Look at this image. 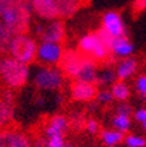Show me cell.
<instances>
[{
    "label": "cell",
    "instance_id": "obj_10",
    "mask_svg": "<svg viewBox=\"0 0 146 147\" xmlns=\"http://www.w3.org/2000/svg\"><path fill=\"white\" fill-rule=\"evenodd\" d=\"M97 86L74 79L70 84V97L75 102H91L97 96Z\"/></svg>",
    "mask_w": 146,
    "mask_h": 147
},
{
    "label": "cell",
    "instance_id": "obj_2",
    "mask_svg": "<svg viewBox=\"0 0 146 147\" xmlns=\"http://www.w3.org/2000/svg\"><path fill=\"white\" fill-rule=\"evenodd\" d=\"M32 7L29 0H16L12 5L0 16L8 30L15 34L29 33L32 28Z\"/></svg>",
    "mask_w": 146,
    "mask_h": 147
},
{
    "label": "cell",
    "instance_id": "obj_22",
    "mask_svg": "<svg viewBox=\"0 0 146 147\" xmlns=\"http://www.w3.org/2000/svg\"><path fill=\"white\" fill-rule=\"evenodd\" d=\"M12 40V33L0 20V55H5L8 53V46Z\"/></svg>",
    "mask_w": 146,
    "mask_h": 147
},
{
    "label": "cell",
    "instance_id": "obj_32",
    "mask_svg": "<svg viewBox=\"0 0 146 147\" xmlns=\"http://www.w3.org/2000/svg\"><path fill=\"white\" fill-rule=\"evenodd\" d=\"M132 9H133L134 15H140V13H142L143 11H146V0H133Z\"/></svg>",
    "mask_w": 146,
    "mask_h": 147
},
{
    "label": "cell",
    "instance_id": "obj_11",
    "mask_svg": "<svg viewBox=\"0 0 146 147\" xmlns=\"http://www.w3.org/2000/svg\"><path fill=\"white\" fill-rule=\"evenodd\" d=\"M67 131H69V119L65 114H53L43 123V137L45 138L57 137V135L65 137Z\"/></svg>",
    "mask_w": 146,
    "mask_h": 147
},
{
    "label": "cell",
    "instance_id": "obj_4",
    "mask_svg": "<svg viewBox=\"0 0 146 147\" xmlns=\"http://www.w3.org/2000/svg\"><path fill=\"white\" fill-rule=\"evenodd\" d=\"M78 50L83 55L91 58L96 63H112L115 58L111 54V50L100 41L96 32L87 33L78 42Z\"/></svg>",
    "mask_w": 146,
    "mask_h": 147
},
{
    "label": "cell",
    "instance_id": "obj_3",
    "mask_svg": "<svg viewBox=\"0 0 146 147\" xmlns=\"http://www.w3.org/2000/svg\"><path fill=\"white\" fill-rule=\"evenodd\" d=\"M37 47L38 42L29 33H21L12 36L11 43L8 46V53L16 61L24 64H32L37 59Z\"/></svg>",
    "mask_w": 146,
    "mask_h": 147
},
{
    "label": "cell",
    "instance_id": "obj_6",
    "mask_svg": "<svg viewBox=\"0 0 146 147\" xmlns=\"http://www.w3.org/2000/svg\"><path fill=\"white\" fill-rule=\"evenodd\" d=\"M33 32L38 36L40 41L42 42H54V43H63L66 38V25L63 20L55 18L48 24H34Z\"/></svg>",
    "mask_w": 146,
    "mask_h": 147
},
{
    "label": "cell",
    "instance_id": "obj_16",
    "mask_svg": "<svg viewBox=\"0 0 146 147\" xmlns=\"http://www.w3.org/2000/svg\"><path fill=\"white\" fill-rule=\"evenodd\" d=\"M96 79H97L96 62L92 61V59L88 58V57H86L83 63H82V66H80V68H79V72L76 75L75 80H80V82L96 84Z\"/></svg>",
    "mask_w": 146,
    "mask_h": 147
},
{
    "label": "cell",
    "instance_id": "obj_15",
    "mask_svg": "<svg viewBox=\"0 0 146 147\" xmlns=\"http://www.w3.org/2000/svg\"><path fill=\"white\" fill-rule=\"evenodd\" d=\"M87 0H54L55 8H57L58 18L65 20L70 18L79 12V9L83 8Z\"/></svg>",
    "mask_w": 146,
    "mask_h": 147
},
{
    "label": "cell",
    "instance_id": "obj_36",
    "mask_svg": "<svg viewBox=\"0 0 146 147\" xmlns=\"http://www.w3.org/2000/svg\"><path fill=\"white\" fill-rule=\"evenodd\" d=\"M142 127H143V130L146 131V121H143V122H142Z\"/></svg>",
    "mask_w": 146,
    "mask_h": 147
},
{
    "label": "cell",
    "instance_id": "obj_29",
    "mask_svg": "<svg viewBox=\"0 0 146 147\" xmlns=\"http://www.w3.org/2000/svg\"><path fill=\"white\" fill-rule=\"evenodd\" d=\"M136 91L142 98H146V75H140L136 79Z\"/></svg>",
    "mask_w": 146,
    "mask_h": 147
},
{
    "label": "cell",
    "instance_id": "obj_18",
    "mask_svg": "<svg viewBox=\"0 0 146 147\" xmlns=\"http://www.w3.org/2000/svg\"><path fill=\"white\" fill-rule=\"evenodd\" d=\"M15 119V104L4 100L0 95V129L12 126Z\"/></svg>",
    "mask_w": 146,
    "mask_h": 147
},
{
    "label": "cell",
    "instance_id": "obj_23",
    "mask_svg": "<svg viewBox=\"0 0 146 147\" xmlns=\"http://www.w3.org/2000/svg\"><path fill=\"white\" fill-rule=\"evenodd\" d=\"M117 80V75H116V70H111L107 68L103 72L97 74V79H96V86H112L113 83Z\"/></svg>",
    "mask_w": 146,
    "mask_h": 147
},
{
    "label": "cell",
    "instance_id": "obj_17",
    "mask_svg": "<svg viewBox=\"0 0 146 147\" xmlns=\"http://www.w3.org/2000/svg\"><path fill=\"white\" fill-rule=\"evenodd\" d=\"M138 68V61L136 58H132V57H128V58H124L119 62L117 64V68H116V75H117V80H125L130 78L132 75L136 74Z\"/></svg>",
    "mask_w": 146,
    "mask_h": 147
},
{
    "label": "cell",
    "instance_id": "obj_26",
    "mask_svg": "<svg viewBox=\"0 0 146 147\" xmlns=\"http://www.w3.org/2000/svg\"><path fill=\"white\" fill-rule=\"evenodd\" d=\"M101 126L100 123H99V121L95 118H87L86 119V125H84V129L87 130V131L90 133V134L95 135V134H99L101 130Z\"/></svg>",
    "mask_w": 146,
    "mask_h": 147
},
{
    "label": "cell",
    "instance_id": "obj_21",
    "mask_svg": "<svg viewBox=\"0 0 146 147\" xmlns=\"http://www.w3.org/2000/svg\"><path fill=\"white\" fill-rule=\"evenodd\" d=\"M69 119V130H73L74 133H79L84 130L86 125V113L83 110H74L70 116L67 117Z\"/></svg>",
    "mask_w": 146,
    "mask_h": 147
},
{
    "label": "cell",
    "instance_id": "obj_24",
    "mask_svg": "<svg viewBox=\"0 0 146 147\" xmlns=\"http://www.w3.org/2000/svg\"><path fill=\"white\" fill-rule=\"evenodd\" d=\"M112 126L115 130H119L121 133H128L130 129V117L121 116V114H116L112 119Z\"/></svg>",
    "mask_w": 146,
    "mask_h": 147
},
{
    "label": "cell",
    "instance_id": "obj_1",
    "mask_svg": "<svg viewBox=\"0 0 146 147\" xmlns=\"http://www.w3.org/2000/svg\"><path fill=\"white\" fill-rule=\"evenodd\" d=\"M29 66L16 61L11 55H0V82L4 88L17 91L29 82Z\"/></svg>",
    "mask_w": 146,
    "mask_h": 147
},
{
    "label": "cell",
    "instance_id": "obj_20",
    "mask_svg": "<svg viewBox=\"0 0 146 147\" xmlns=\"http://www.w3.org/2000/svg\"><path fill=\"white\" fill-rule=\"evenodd\" d=\"M111 93H112L113 98L116 101L124 102L130 97V89H129L128 84L122 80H116L111 87Z\"/></svg>",
    "mask_w": 146,
    "mask_h": 147
},
{
    "label": "cell",
    "instance_id": "obj_28",
    "mask_svg": "<svg viewBox=\"0 0 146 147\" xmlns=\"http://www.w3.org/2000/svg\"><path fill=\"white\" fill-rule=\"evenodd\" d=\"M96 34H97V37L100 38L101 42H103L104 45H105L109 49V47H111V43H112V41H113V38H115V37L111 36V34L108 33V32H107L104 28H101V26L96 30Z\"/></svg>",
    "mask_w": 146,
    "mask_h": 147
},
{
    "label": "cell",
    "instance_id": "obj_7",
    "mask_svg": "<svg viewBox=\"0 0 146 147\" xmlns=\"http://www.w3.org/2000/svg\"><path fill=\"white\" fill-rule=\"evenodd\" d=\"M0 147H33V139L21 129L9 126L0 129Z\"/></svg>",
    "mask_w": 146,
    "mask_h": 147
},
{
    "label": "cell",
    "instance_id": "obj_31",
    "mask_svg": "<svg viewBox=\"0 0 146 147\" xmlns=\"http://www.w3.org/2000/svg\"><path fill=\"white\" fill-rule=\"evenodd\" d=\"M116 114H121V116H126V117H130L132 114H133V109H132V107L129 104H126V102H121V104L117 107V112H116Z\"/></svg>",
    "mask_w": 146,
    "mask_h": 147
},
{
    "label": "cell",
    "instance_id": "obj_14",
    "mask_svg": "<svg viewBox=\"0 0 146 147\" xmlns=\"http://www.w3.org/2000/svg\"><path fill=\"white\" fill-rule=\"evenodd\" d=\"M109 50L115 59H117V58L124 59L133 54L134 46L130 42V40L128 38V36H121V37H115L113 38Z\"/></svg>",
    "mask_w": 146,
    "mask_h": 147
},
{
    "label": "cell",
    "instance_id": "obj_35",
    "mask_svg": "<svg viewBox=\"0 0 146 147\" xmlns=\"http://www.w3.org/2000/svg\"><path fill=\"white\" fill-rule=\"evenodd\" d=\"M63 147H76V146L75 144H73V143H65Z\"/></svg>",
    "mask_w": 146,
    "mask_h": 147
},
{
    "label": "cell",
    "instance_id": "obj_19",
    "mask_svg": "<svg viewBox=\"0 0 146 147\" xmlns=\"http://www.w3.org/2000/svg\"><path fill=\"white\" fill-rule=\"evenodd\" d=\"M99 138H100L101 143L107 147H112V146H120L124 142L125 134L119 130H109V129H103L99 133Z\"/></svg>",
    "mask_w": 146,
    "mask_h": 147
},
{
    "label": "cell",
    "instance_id": "obj_5",
    "mask_svg": "<svg viewBox=\"0 0 146 147\" xmlns=\"http://www.w3.org/2000/svg\"><path fill=\"white\" fill-rule=\"evenodd\" d=\"M34 86L41 91H59L63 87L65 76L54 66H42L34 74Z\"/></svg>",
    "mask_w": 146,
    "mask_h": 147
},
{
    "label": "cell",
    "instance_id": "obj_30",
    "mask_svg": "<svg viewBox=\"0 0 146 147\" xmlns=\"http://www.w3.org/2000/svg\"><path fill=\"white\" fill-rule=\"evenodd\" d=\"M65 143H66V141H65V137H62V135L46 138V147H63Z\"/></svg>",
    "mask_w": 146,
    "mask_h": 147
},
{
    "label": "cell",
    "instance_id": "obj_27",
    "mask_svg": "<svg viewBox=\"0 0 146 147\" xmlns=\"http://www.w3.org/2000/svg\"><path fill=\"white\" fill-rule=\"evenodd\" d=\"M96 100L99 104H103V105H108L111 104L115 98H113L112 93L111 91H107V89H103V91H99L97 92V96H96Z\"/></svg>",
    "mask_w": 146,
    "mask_h": 147
},
{
    "label": "cell",
    "instance_id": "obj_37",
    "mask_svg": "<svg viewBox=\"0 0 146 147\" xmlns=\"http://www.w3.org/2000/svg\"><path fill=\"white\" fill-rule=\"evenodd\" d=\"M112 147H121V146H112Z\"/></svg>",
    "mask_w": 146,
    "mask_h": 147
},
{
    "label": "cell",
    "instance_id": "obj_8",
    "mask_svg": "<svg viewBox=\"0 0 146 147\" xmlns=\"http://www.w3.org/2000/svg\"><path fill=\"white\" fill-rule=\"evenodd\" d=\"M84 58L86 55H83L79 50L67 49V50H63L62 58L57 66L62 71L63 76L70 78V79H75Z\"/></svg>",
    "mask_w": 146,
    "mask_h": 147
},
{
    "label": "cell",
    "instance_id": "obj_33",
    "mask_svg": "<svg viewBox=\"0 0 146 147\" xmlns=\"http://www.w3.org/2000/svg\"><path fill=\"white\" fill-rule=\"evenodd\" d=\"M133 117H134V119H136L137 122L142 123L143 121H146V109L145 108H141V109L133 112Z\"/></svg>",
    "mask_w": 146,
    "mask_h": 147
},
{
    "label": "cell",
    "instance_id": "obj_25",
    "mask_svg": "<svg viewBox=\"0 0 146 147\" xmlns=\"http://www.w3.org/2000/svg\"><path fill=\"white\" fill-rule=\"evenodd\" d=\"M124 143L126 147H146V139L140 135L126 134L124 138Z\"/></svg>",
    "mask_w": 146,
    "mask_h": 147
},
{
    "label": "cell",
    "instance_id": "obj_9",
    "mask_svg": "<svg viewBox=\"0 0 146 147\" xmlns=\"http://www.w3.org/2000/svg\"><path fill=\"white\" fill-rule=\"evenodd\" d=\"M63 47L61 43L42 42L41 41L37 47V59L43 66H55L59 63L63 54Z\"/></svg>",
    "mask_w": 146,
    "mask_h": 147
},
{
    "label": "cell",
    "instance_id": "obj_12",
    "mask_svg": "<svg viewBox=\"0 0 146 147\" xmlns=\"http://www.w3.org/2000/svg\"><path fill=\"white\" fill-rule=\"evenodd\" d=\"M101 28H104L111 36L113 37H121L126 36V28L122 21L121 16L116 11L105 12L101 17Z\"/></svg>",
    "mask_w": 146,
    "mask_h": 147
},
{
    "label": "cell",
    "instance_id": "obj_34",
    "mask_svg": "<svg viewBox=\"0 0 146 147\" xmlns=\"http://www.w3.org/2000/svg\"><path fill=\"white\" fill-rule=\"evenodd\" d=\"M16 0H0V16L5 12L9 7L15 3Z\"/></svg>",
    "mask_w": 146,
    "mask_h": 147
},
{
    "label": "cell",
    "instance_id": "obj_13",
    "mask_svg": "<svg viewBox=\"0 0 146 147\" xmlns=\"http://www.w3.org/2000/svg\"><path fill=\"white\" fill-rule=\"evenodd\" d=\"M29 3L32 7V12L41 20L52 21L58 18L54 0H29Z\"/></svg>",
    "mask_w": 146,
    "mask_h": 147
}]
</instances>
